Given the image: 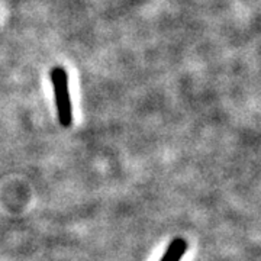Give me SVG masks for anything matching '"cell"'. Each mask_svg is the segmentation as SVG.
<instances>
[{
  "instance_id": "6da1fadb",
  "label": "cell",
  "mask_w": 261,
  "mask_h": 261,
  "mask_svg": "<svg viewBox=\"0 0 261 261\" xmlns=\"http://www.w3.org/2000/svg\"><path fill=\"white\" fill-rule=\"evenodd\" d=\"M51 83H53L58 122L63 128H70L73 123V103H71V94H70L68 74L64 67L61 65L53 67Z\"/></svg>"
},
{
  "instance_id": "7a4b0ae2",
  "label": "cell",
  "mask_w": 261,
  "mask_h": 261,
  "mask_svg": "<svg viewBox=\"0 0 261 261\" xmlns=\"http://www.w3.org/2000/svg\"><path fill=\"white\" fill-rule=\"evenodd\" d=\"M187 251V241L183 238H174L164 252L160 261H181L185 252Z\"/></svg>"
}]
</instances>
